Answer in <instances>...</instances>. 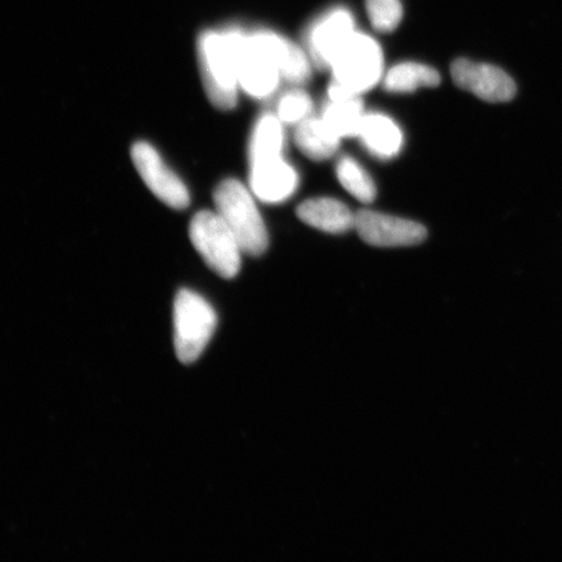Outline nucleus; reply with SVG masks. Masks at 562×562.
Masks as SVG:
<instances>
[{
    "instance_id": "nucleus-1",
    "label": "nucleus",
    "mask_w": 562,
    "mask_h": 562,
    "mask_svg": "<svg viewBox=\"0 0 562 562\" xmlns=\"http://www.w3.org/2000/svg\"><path fill=\"white\" fill-rule=\"evenodd\" d=\"M199 60L203 88L216 109L236 108L238 88L234 30L207 31L199 40Z\"/></svg>"
},
{
    "instance_id": "nucleus-2",
    "label": "nucleus",
    "mask_w": 562,
    "mask_h": 562,
    "mask_svg": "<svg viewBox=\"0 0 562 562\" xmlns=\"http://www.w3.org/2000/svg\"><path fill=\"white\" fill-rule=\"evenodd\" d=\"M216 213L237 238L243 252L258 257L269 248V234L255 199L240 181L228 179L215 189Z\"/></svg>"
},
{
    "instance_id": "nucleus-3",
    "label": "nucleus",
    "mask_w": 562,
    "mask_h": 562,
    "mask_svg": "<svg viewBox=\"0 0 562 562\" xmlns=\"http://www.w3.org/2000/svg\"><path fill=\"white\" fill-rule=\"evenodd\" d=\"M216 313L209 302L192 291L182 290L175 300V349L182 363L199 360L214 336Z\"/></svg>"
},
{
    "instance_id": "nucleus-4",
    "label": "nucleus",
    "mask_w": 562,
    "mask_h": 562,
    "mask_svg": "<svg viewBox=\"0 0 562 562\" xmlns=\"http://www.w3.org/2000/svg\"><path fill=\"white\" fill-rule=\"evenodd\" d=\"M192 244L203 261L217 276L234 279L241 269V246L222 216L200 211L189 227Z\"/></svg>"
},
{
    "instance_id": "nucleus-5",
    "label": "nucleus",
    "mask_w": 562,
    "mask_h": 562,
    "mask_svg": "<svg viewBox=\"0 0 562 562\" xmlns=\"http://www.w3.org/2000/svg\"><path fill=\"white\" fill-rule=\"evenodd\" d=\"M383 52L370 35L355 32L337 52L331 67L335 82L361 95L376 86L383 75Z\"/></svg>"
},
{
    "instance_id": "nucleus-6",
    "label": "nucleus",
    "mask_w": 562,
    "mask_h": 562,
    "mask_svg": "<svg viewBox=\"0 0 562 562\" xmlns=\"http://www.w3.org/2000/svg\"><path fill=\"white\" fill-rule=\"evenodd\" d=\"M232 30H234L240 88L257 100H265L272 95L279 86L281 79L279 69L255 32H244L240 27H232Z\"/></svg>"
},
{
    "instance_id": "nucleus-7",
    "label": "nucleus",
    "mask_w": 562,
    "mask_h": 562,
    "mask_svg": "<svg viewBox=\"0 0 562 562\" xmlns=\"http://www.w3.org/2000/svg\"><path fill=\"white\" fill-rule=\"evenodd\" d=\"M131 157L140 179L158 200L175 210H184L189 206L191 195L187 186L165 165L159 153L150 144L133 145Z\"/></svg>"
},
{
    "instance_id": "nucleus-8",
    "label": "nucleus",
    "mask_w": 562,
    "mask_h": 562,
    "mask_svg": "<svg viewBox=\"0 0 562 562\" xmlns=\"http://www.w3.org/2000/svg\"><path fill=\"white\" fill-rule=\"evenodd\" d=\"M355 229L364 243L379 248L418 245L427 237L426 228L417 222L371 210L358 211Z\"/></svg>"
},
{
    "instance_id": "nucleus-9",
    "label": "nucleus",
    "mask_w": 562,
    "mask_h": 562,
    "mask_svg": "<svg viewBox=\"0 0 562 562\" xmlns=\"http://www.w3.org/2000/svg\"><path fill=\"white\" fill-rule=\"evenodd\" d=\"M457 87L487 102H508L516 95V83L503 69L469 59H457L451 67Z\"/></svg>"
},
{
    "instance_id": "nucleus-10",
    "label": "nucleus",
    "mask_w": 562,
    "mask_h": 562,
    "mask_svg": "<svg viewBox=\"0 0 562 562\" xmlns=\"http://www.w3.org/2000/svg\"><path fill=\"white\" fill-rule=\"evenodd\" d=\"M356 32L353 15L339 7L316 19L307 31V47L316 67L329 69L341 46Z\"/></svg>"
},
{
    "instance_id": "nucleus-11",
    "label": "nucleus",
    "mask_w": 562,
    "mask_h": 562,
    "mask_svg": "<svg viewBox=\"0 0 562 562\" xmlns=\"http://www.w3.org/2000/svg\"><path fill=\"white\" fill-rule=\"evenodd\" d=\"M297 186V172L283 157L250 164L251 191L266 203H280L290 199Z\"/></svg>"
},
{
    "instance_id": "nucleus-12",
    "label": "nucleus",
    "mask_w": 562,
    "mask_h": 562,
    "mask_svg": "<svg viewBox=\"0 0 562 562\" xmlns=\"http://www.w3.org/2000/svg\"><path fill=\"white\" fill-rule=\"evenodd\" d=\"M257 38L269 53L279 69L281 79L288 82L305 83L312 76L311 60L301 48L290 40L271 31H256Z\"/></svg>"
},
{
    "instance_id": "nucleus-13",
    "label": "nucleus",
    "mask_w": 562,
    "mask_h": 562,
    "mask_svg": "<svg viewBox=\"0 0 562 562\" xmlns=\"http://www.w3.org/2000/svg\"><path fill=\"white\" fill-rule=\"evenodd\" d=\"M355 215L346 203L328 196L307 200L297 209V216L302 222L334 235L344 234L353 228Z\"/></svg>"
},
{
    "instance_id": "nucleus-14",
    "label": "nucleus",
    "mask_w": 562,
    "mask_h": 562,
    "mask_svg": "<svg viewBox=\"0 0 562 562\" xmlns=\"http://www.w3.org/2000/svg\"><path fill=\"white\" fill-rule=\"evenodd\" d=\"M367 149L381 159L396 157L403 147V133L391 117L371 112L363 117L360 135Z\"/></svg>"
},
{
    "instance_id": "nucleus-15",
    "label": "nucleus",
    "mask_w": 562,
    "mask_h": 562,
    "mask_svg": "<svg viewBox=\"0 0 562 562\" xmlns=\"http://www.w3.org/2000/svg\"><path fill=\"white\" fill-rule=\"evenodd\" d=\"M340 137L329 130L322 117H307L297 125L294 140L299 149L313 160L331 158L339 149Z\"/></svg>"
},
{
    "instance_id": "nucleus-16",
    "label": "nucleus",
    "mask_w": 562,
    "mask_h": 562,
    "mask_svg": "<svg viewBox=\"0 0 562 562\" xmlns=\"http://www.w3.org/2000/svg\"><path fill=\"white\" fill-rule=\"evenodd\" d=\"M440 74L430 66L405 61L391 68L384 77V89L390 93H413L420 88H435L440 83Z\"/></svg>"
},
{
    "instance_id": "nucleus-17",
    "label": "nucleus",
    "mask_w": 562,
    "mask_h": 562,
    "mask_svg": "<svg viewBox=\"0 0 562 562\" xmlns=\"http://www.w3.org/2000/svg\"><path fill=\"white\" fill-rule=\"evenodd\" d=\"M360 97L329 100L322 119L337 137H358L364 117Z\"/></svg>"
},
{
    "instance_id": "nucleus-18",
    "label": "nucleus",
    "mask_w": 562,
    "mask_h": 562,
    "mask_svg": "<svg viewBox=\"0 0 562 562\" xmlns=\"http://www.w3.org/2000/svg\"><path fill=\"white\" fill-rule=\"evenodd\" d=\"M284 138L283 122L278 116L266 114L259 117L250 138V164L283 157Z\"/></svg>"
},
{
    "instance_id": "nucleus-19",
    "label": "nucleus",
    "mask_w": 562,
    "mask_h": 562,
    "mask_svg": "<svg viewBox=\"0 0 562 562\" xmlns=\"http://www.w3.org/2000/svg\"><path fill=\"white\" fill-rule=\"evenodd\" d=\"M337 179L358 201L371 203L376 196L375 182L357 160L344 157L336 166Z\"/></svg>"
},
{
    "instance_id": "nucleus-20",
    "label": "nucleus",
    "mask_w": 562,
    "mask_h": 562,
    "mask_svg": "<svg viewBox=\"0 0 562 562\" xmlns=\"http://www.w3.org/2000/svg\"><path fill=\"white\" fill-rule=\"evenodd\" d=\"M368 15L374 30L395 31L403 19V5L400 0H367Z\"/></svg>"
},
{
    "instance_id": "nucleus-21",
    "label": "nucleus",
    "mask_w": 562,
    "mask_h": 562,
    "mask_svg": "<svg viewBox=\"0 0 562 562\" xmlns=\"http://www.w3.org/2000/svg\"><path fill=\"white\" fill-rule=\"evenodd\" d=\"M313 102L305 91L291 90L280 98L278 117L286 124H300L311 115Z\"/></svg>"
}]
</instances>
